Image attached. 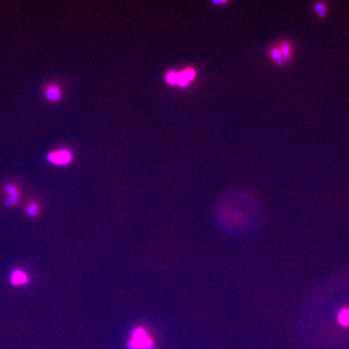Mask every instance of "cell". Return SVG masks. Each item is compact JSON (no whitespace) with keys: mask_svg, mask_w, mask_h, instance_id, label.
<instances>
[{"mask_svg":"<svg viewBox=\"0 0 349 349\" xmlns=\"http://www.w3.org/2000/svg\"><path fill=\"white\" fill-rule=\"evenodd\" d=\"M155 346L154 335L143 325L133 327L126 340V347L128 349H154Z\"/></svg>","mask_w":349,"mask_h":349,"instance_id":"cell-1","label":"cell"},{"mask_svg":"<svg viewBox=\"0 0 349 349\" xmlns=\"http://www.w3.org/2000/svg\"><path fill=\"white\" fill-rule=\"evenodd\" d=\"M74 155L66 148L54 151L47 155V160L51 164L56 166H66L73 161Z\"/></svg>","mask_w":349,"mask_h":349,"instance_id":"cell-2","label":"cell"},{"mask_svg":"<svg viewBox=\"0 0 349 349\" xmlns=\"http://www.w3.org/2000/svg\"><path fill=\"white\" fill-rule=\"evenodd\" d=\"M177 74H178L177 86L181 87H187L196 77V72L193 68H186L183 71L177 72Z\"/></svg>","mask_w":349,"mask_h":349,"instance_id":"cell-3","label":"cell"},{"mask_svg":"<svg viewBox=\"0 0 349 349\" xmlns=\"http://www.w3.org/2000/svg\"><path fill=\"white\" fill-rule=\"evenodd\" d=\"M10 282L13 286L26 285L29 282V276L22 270H15L10 276Z\"/></svg>","mask_w":349,"mask_h":349,"instance_id":"cell-4","label":"cell"},{"mask_svg":"<svg viewBox=\"0 0 349 349\" xmlns=\"http://www.w3.org/2000/svg\"><path fill=\"white\" fill-rule=\"evenodd\" d=\"M5 191L6 193L9 194V197L5 200V204L8 207H12L16 204H18L19 200V189L17 188L16 185L8 184L5 185Z\"/></svg>","mask_w":349,"mask_h":349,"instance_id":"cell-5","label":"cell"},{"mask_svg":"<svg viewBox=\"0 0 349 349\" xmlns=\"http://www.w3.org/2000/svg\"><path fill=\"white\" fill-rule=\"evenodd\" d=\"M45 95L48 101L51 102H58V100L61 99V90L58 86H49L46 88Z\"/></svg>","mask_w":349,"mask_h":349,"instance_id":"cell-6","label":"cell"},{"mask_svg":"<svg viewBox=\"0 0 349 349\" xmlns=\"http://www.w3.org/2000/svg\"><path fill=\"white\" fill-rule=\"evenodd\" d=\"M337 321L342 328H349V307L341 308L337 314Z\"/></svg>","mask_w":349,"mask_h":349,"instance_id":"cell-7","label":"cell"},{"mask_svg":"<svg viewBox=\"0 0 349 349\" xmlns=\"http://www.w3.org/2000/svg\"><path fill=\"white\" fill-rule=\"evenodd\" d=\"M278 47L281 51V55L284 58L285 62L290 61L292 58V44L289 41H281V43L278 45Z\"/></svg>","mask_w":349,"mask_h":349,"instance_id":"cell-8","label":"cell"},{"mask_svg":"<svg viewBox=\"0 0 349 349\" xmlns=\"http://www.w3.org/2000/svg\"><path fill=\"white\" fill-rule=\"evenodd\" d=\"M269 55L271 57V59L279 65V66H283L285 64V60L281 55V51L278 46H273L271 47L269 49Z\"/></svg>","mask_w":349,"mask_h":349,"instance_id":"cell-9","label":"cell"},{"mask_svg":"<svg viewBox=\"0 0 349 349\" xmlns=\"http://www.w3.org/2000/svg\"><path fill=\"white\" fill-rule=\"evenodd\" d=\"M313 9L321 18H324V17L327 16L328 7H327V4L324 3V2H316V3H314Z\"/></svg>","mask_w":349,"mask_h":349,"instance_id":"cell-10","label":"cell"},{"mask_svg":"<svg viewBox=\"0 0 349 349\" xmlns=\"http://www.w3.org/2000/svg\"><path fill=\"white\" fill-rule=\"evenodd\" d=\"M39 205L37 203H29L27 207V213L29 216H36L39 213Z\"/></svg>","mask_w":349,"mask_h":349,"instance_id":"cell-11","label":"cell"},{"mask_svg":"<svg viewBox=\"0 0 349 349\" xmlns=\"http://www.w3.org/2000/svg\"><path fill=\"white\" fill-rule=\"evenodd\" d=\"M214 4H226L227 1H213Z\"/></svg>","mask_w":349,"mask_h":349,"instance_id":"cell-12","label":"cell"}]
</instances>
